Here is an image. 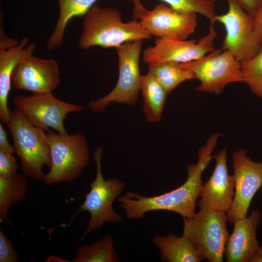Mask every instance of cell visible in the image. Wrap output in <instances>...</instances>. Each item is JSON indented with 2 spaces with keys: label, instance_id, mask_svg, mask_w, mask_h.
<instances>
[{
  "label": "cell",
  "instance_id": "cell-20",
  "mask_svg": "<svg viewBox=\"0 0 262 262\" xmlns=\"http://www.w3.org/2000/svg\"><path fill=\"white\" fill-rule=\"evenodd\" d=\"M98 0H58L59 15L54 30L46 43L51 50L59 47L63 42L66 28L74 16H84Z\"/></svg>",
  "mask_w": 262,
  "mask_h": 262
},
{
  "label": "cell",
  "instance_id": "cell-24",
  "mask_svg": "<svg viewBox=\"0 0 262 262\" xmlns=\"http://www.w3.org/2000/svg\"><path fill=\"white\" fill-rule=\"evenodd\" d=\"M171 7L183 13L200 14L210 22L216 16L214 0H161Z\"/></svg>",
  "mask_w": 262,
  "mask_h": 262
},
{
  "label": "cell",
  "instance_id": "cell-10",
  "mask_svg": "<svg viewBox=\"0 0 262 262\" xmlns=\"http://www.w3.org/2000/svg\"><path fill=\"white\" fill-rule=\"evenodd\" d=\"M224 0L228 5L227 12L214 18V21L222 24L226 29L222 49L230 52L242 63L255 56L262 47L254 36L253 16L236 0Z\"/></svg>",
  "mask_w": 262,
  "mask_h": 262
},
{
  "label": "cell",
  "instance_id": "cell-13",
  "mask_svg": "<svg viewBox=\"0 0 262 262\" xmlns=\"http://www.w3.org/2000/svg\"><path fill=\"white\" fill-rule=\"evenodd\" d=\"M214 22H210L207 34L198 40H170L157 38L155 45L145 49L143 60L147 64L174 62L185 63L199 59L213 50L216 37Z\"/></svg>",
  "mask_w": 262,
  "mask_h": 262
},
{
  "label": "cell",
  "instance_id": "cell-30",
  "mask_svg": "<svg viewBox=\"0 0 262 262\" xmlns=\"http://www.w3.org/2000/svg\"><path fill=\"white\" fill-rule=\"evenodd\" d=\"M0 151L14 153L13 146L8 141L7 133L0 123Z\"/></svg>",
  "mask_w": 262,
  "mask_h": 262
},
{
  "label": "cell",
  "instance_id": "cell-6",
  "mask_svg": "<svg viewBox=\"0 0 262 262\" xmlns=\"http://www.w3.org/2000/svg\"><path fill=\"white\" fill-rule=\"evenodd\" d=\"M103 149L96 147L94 160L97 167L95 179L90 184V190L84 196L85 200L80 205L77 213L87 211L90 214L82 238L98 228L104 223H117L123 220V217L115 212L113 203L124 190L126 184L114 177L105 179L102 174L101 162Z\"/></svg>",
  "mask_w": 262,
  "mask_h": 262
},
{
  "label": "cell",
  "instance_id": "cell-28",
  "mask_svg": "<svg viewBox=\"0 0 262 262\" xmlns=\"http://www.w3.org/2000/svg\"><path fill=\"white\" fill-rule=\"evenodd\" d=\"M253 17L254 36L257 42L261 45L262 43V5Z\"/></svg>",
  "mask_w": 262,
  "mask_h": 262
},
{
  "label": "cell",
  "instance_id": "cell-7",
  "mask_svg": "<svg viewBox=\"0 0 262 262\" xmlns=\"http://www.w3.org/2000/svg\"><path fill=\"white\" fill-rule=\"evenodd\" d=\"M143 40L125 43L115 48L118 61L119 76L113 89L105 96L87 104L93 112H103L110 103L135 105L141 91L139 59Z\"/></svg>",
  "mask_w": 262,
  "mask_h": 262
},
{
  "label": "cell",
  "instance_id": "cell-14",
  "mask_svg": "<svg viewBox=\"0 0 262 262\" xmlns=\"http://www.w3.org/2000/svg\"><path fill=\"white\" fill-rule=\"evenodd\" d=\"M60 81L59 65L55 60L40 59L33 55L19 61L12 77L16 89L34 94L52 92Z\"/></svg>",
  "mask_w": 262,
  "mask_h": 262
},
{
  "label": "cell",
  "instance_id": "cell-11",
  "mask_svg": "<svg viewBox=\"0 0 262 262\" xmlns=\"http://www.w3.org/2000/svg\"><path fill=\"white\" fill-rule=\"evenodd\" d=\"M13 103L35 126L48 131L49 128L59 133H67L64 120L70 113H79L84 106L68 103L54 97L52 92L17 95Z\"/></svg>",
  "mask_w": 262,
  "mask_h": 262
},
{
  "label": "cell",
  "instance_id": "cell-12",
  "mask_svg": "<svg viewBox=\"0 0 262 262\" xmlns=\"http://www.w3.org/2000/svg\"><path fill=\"white\" fill-rule=\"evenodd\" d=\"M235 193L231 206L226 212L228 221L231 223L247 217L251 201L262 186V162H255L246 150L239 148L232 155Z\"/></svg>",
  "mask_w": 262,
  "mask_h": 262
},
{
  "label": "cell",
  "instance_id": "cell-27",
  "mask_svg": "<svg viewBox=\"0 0 262 262\" xmlns=\"http://www.w3.org/2000/svg\"><path fill=\"white\" fill-rule=\"evenodd\" d=\"M12 154L0 151V177L7 178L17 173L18 165Z\"/></svg>",
  "mask_w": 262,
  "mask_h": 262
},
{
  "label": "cell",
  "instance_id": "cell-29",
  "mask_svg": "<svg viewBox=\"0 0 262 262\" xmlns=\"http://www.w3.org/2000/svg\"><path fill=\"white\" fill-rule=\"evenodd\" d=\"M248 14L254 16L262 5V0H236Z\"/></svg>",
  "mask_w": 262,
  "mask_h": 262
},
{
  "label": "cell",
  "instance_id": "cell-4",
  "mask_svg": "<svg viewBox=\"0 0 262 262\" xmlns=\"http://www.w3.org/2000/svg\"><path fill=\"white\" fill-rule=\"evenodd\" d=\"M200 210L191 217L183 218V236L193 245L201 261L222 262L230 234L226 213L197 203Z\"/></svg>",
  "mask_w": 262,
  "mask_h": 262
},
{
  "label": "cell",
  "instance_id": "cell-17",
  "mask_svg": "<svg viewBox=\"0 0 262 262\" xmlns=\"http://www.w3.org/2000/svg\"><path fill=\"white\" fill-rule=\"evenodd\" d=\"M28 38H23L17 44L7 47L0 45V118L8 125L11 111L7 105L13 71L24 58L32 55L35 49L33 43L27 45Z\"/></svg>",
  "mask_w": 262,
  "mask_h": 262
},
{
  "label": "cell",
  "instance_id": "cell-25",
  "mask_svg": "<svg viewBox=\"0 0 262 262\" xmlns=\"http://www.w3.org/2000/svg\"><path fill=\"white\" fill-rule=\"evenodd\" d=\"M241 64L243 82L255 94L262 97V48L255 56Z\"/></svg>",
  "mask_w": 262,
  "mask_h": 262
},
{
  "label": "cell",
  "instance_id": "cell-9",
  "mask_svg": "<svg viewBox=\"0 0 262 262\" xmlns=\"http://www.w3.org/2000/svg\"><path fill=\"white\" fill-rule=\"evenodd\" d=\"M180 65L199 80L196 88L199 92L218 95L228 84L244 82L241 63L228 50L215 49L199 59Z\"/></svg>",
  "mask_w": 262,
  "mask_h": 262
},
{
  "label": "cell",
  "instance_id": "cell-22",
  "mask_svg": "<svg viewBox=\"0 0 262 262\" xmlns=\"http://www.w3.org/2000/svg\"><path fill=\"white\" fill-rule=\"evenodd\" d=\"M148 69L153 74L167 94H170L181 82L196 79L192 71L183 68L179 63H151L148 64Z\"/></svg>",
  "mask_w": 262,
  "mask_h": 262
},
{
  "label": "cell",
  "instance_id": "cell-8",
  "mask_svg": "<svg viewBox=\"0 0 262 262\" xmlns=\"http://www.w3.org/2000/svg\"><path fill=\"white\" fill-rule=\"evenodd\" d=\"M134 4L133 16L139 20L151 35L159 38L185 40L193 34L197 26V14L183 13L166 3L146 9L140 0H131Z\"/></svg>",
  "mask_w": 262,
  "mask_h": 262
},
{
  "label": "cell",
  "instance_id": "cell-26",
  "mask_svg": "<svg viewBox=\"0 0 262 262\" xmlns=\"http://www.w3.org/2000/svg\"><path fill=\"white\" fill-rule=\"evenodd\" d=\"M19 254L12 242L0 230V262H18Z\"/></svg>",
  "mask_w": 262,
  "mask_h": 262
},
{
  "label": "cell",
  "instance_id": "cell-1",
  "mask_svg": "<svg viewBox=\"0 0 262 262\" xmlns=\"http://www.w3.org/2000/svg\"><path fill=\"white\" fill-rule=\"evenodd\" d=\"M219 138L218 134H212L200 147L197 163L187 166V178L178 188L154 196H145L132 191L119 196V206L124 210L126 217L129 219H140L149 212L160 210L174 212L183 218L192 217L195 213L202 185V174L214 157L212 153Z\"/></svg>",
  "mask_w": 262,
  "mask_h": 262
},
{
  "label": "cell",
  "instance_id": "cell-23",
  "mask_svg": "<svg viewBox=\"0 0 262 262\" xmlns=\"http://www.w3.org/2000/svg\"><path fill=\"white\" fill-rule=\"evenodd\" d=\"M119 256L116 252L113 238L108 234L91 245L78 247L72 262H118Z\"/></svg>",
  "mask_w": 262,
  "mask_h": 262
},
{
  "label": "cell",
  "instance_id": "cell-18",
  "mask_svg": "<svg viewBox=\"0 0 262 262\" xmlns=\"http://www.w3.org/2000/svg\"><path fill=\"white\" fill-rule=\"evenodd\" d=\"M153 244L159 248L161 259L168 262H200L201 260L191 242L185 237L173 233L153 237Z\"/></svg>",
  "mask_w": 262,
  "mask_h": 262
},
{
  "label": "cell",
  "instance_id": "cell-15",
  "mask_svg": "<svg viewBox=\"0 0 262 262\" xmlns=\"http://www.w3.org/2000/svg\"><path fill=\"white\" fill-rule=\"evenodd\" d=\"M227 149L214 155V169L210 179L200 188L197 203L211 209L227 212L232 205L235 193V179L228 172Z\"/></svg>",
  "mask_w": 262,
  "mask_h": 262
},
{
  "label": "cell",
  "instance_id": "cell-2",
  "mask_svg": "<svg viewBox=\"0 0 262 262\" xmlns=\"http://www.w3.org/2000/svg\"><path fill=\"white\" fill-rule=\"evenodd\" d=\"M83 16L78 42L83 49L95 46L116 48L126 42L151 37L138 20L123 22L120 12L115 9L94 4Z\"/></svg>",
  "mask_w": 262,
  "mask_h": 262
},
{
  "label": "cell",
  "instance_id": "cell-16",
  "mask_svg": "<svg viewBox=\"0 0 262 262\" xmlns=\"http://www.w3.org/2000/svg\"><path fill=\"white\" fill-rule=\"evenodd\" d=\"M261 221V213L258 210H253L248 216L234 222L232 232L226 246V262H250L260 246L257 230Z\"/></svg>",
  "mask_w": 262,
  "mask_h": 262
},
{
  "label": "cell",
  "instance_id": "cell-5",
  "mask_svg": "<svg viewBox=\"0 0 262 262\" xmlns=\"http://www.w3.org/2000/svg\"><path fill=\"white\" fill-rule=\"evenodd\" d=\"M51 159L49 171L43 181L48 185L77 180L89 161V149L82 132L69 134L46 132Z\"/></svg>",
  "mask_w": 262,
  "mask_h": 262
},
{
  "label": "cell",
  "instance_id": "cell-19",
  "mask_svg": "<svg viewBox=\"0 0 262 262\" xmlns=\"http://www.w3.org/2000/svg\"><path fill=\"white\" fill-rule=\"evenodd\" d=\"M141 91L144 98L143 112L146 121L150 123L159 122L167 94L149 71L142 75Z\"/></svg>",
  "mask_w": 262,
  "mask_h": 262
},
{
  "label": "cell",
  "instance_id": "cell-3",
  "mask_svg": "<svg viewBox=\"0 0 262 262\" xmlns=\"http://www.w3.org/2000/svg\"><path fill=\"white\" fill-rule=\"evenodd\" d=\"M8 126L13 141L14 153L19 158L22 174L43 180V167H50V150L45 131L34 126L19 109L11 111Z\"/></svg>",
  "mask_w": 262,
  "mask_h": 262
},
{
  "label": "cell",
  "instance_id": "cell-21",
  "mask_svg": "<svg viewBox=\"0 0 262 262\" xmlns=\"http://www.w3.org/2000/svg\"><path fill=\"white\" fill-rule=\"evenodd\" d=\"M25 176L16 173L7 178L0 177V221L9 222L8 213L15 204L27 197Z\"/></svg>",
  "mask_w": 262,
  "mask_h": 262
},
{
  "label": "cell",
  "instance_id": "cell-31",
  "mask_svg": "<svg viewBox=\"0 0 262 262\" xmlns=\"http://www.w3.org/2000/svg\"><path fill=\"white\" fill-rule=\"evenodd\" d=\"M249 262H262V245L260 246Z\"/></svg>",
  "mask_w": 262,
  "mask_h": 262
}]
</instances>
